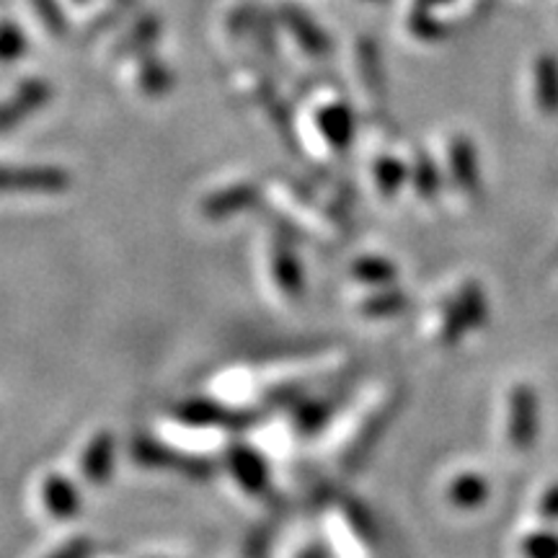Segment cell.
Instances as JSON below:
<instances>
[{"instance_id":"f546056e","label":"cell","mask_w":558,"mask_h":558,"mask_svg":"<svg viewBox=\"0 0 558 558\" xmlns=\"http://www.w3.org/2000/svg\"><path fill=\"white\" fill-rule=\"evenodd\" d=\"M94 550H96L94 538H88V535H75V538L60 543V546L50 550L45 558H90L94 556Z\"/></svg>"},{"instance_id":"5b68a950","label":"cell","mask_w":558,"mask_h":558,"mask_svg":"<svg viewBox=\"0 0 558 558\" xmlns=\"http://www.w3.org/2000/svg\"><path fill=\"white\" fill-rule=\"evenodd\" d=\"M171 416L186 427L197 429H248L256 422L254 411L230 409L215 399H184L173 407Z\"/></svg>"},{"instance_id":"836d02e7","label":"cell","mask_w":558,"mask_h":558,"mask_svg":"<svg viewBox=\"0 0 558 558\" xmlns=\"http://www.w3.org/2000/svg\"><path fill=\"white\" fill-rule=\"evenodd\" d=\"M75 3H88V0H75Z\"/></svg>"},{"instance_id":"44dd1931","label":"cell","mask_w":558,"mask_h":558,"mask_svg":"<svg viewBox=\"0 0 558 558\" xmlns=\"http://www.w3.org/2000/svg\"><path fill=\"white\" fill-rule=\"evenodd\" d=\"M450 300L456 303V308H458L460 316H463L465 326H469V331L481 329V326L486 324L488 303H486L484 290H481L476 282L460 284V288L450 295Z\"/></svg>"},{"instance_id":"83f0119b","label":"cell","mask_w":558,"mask_h":558,"mask_svg":"<svg viewBox=\"0 0 558 558\" xmlns=\"http://www.w3.org/2000/svg\"><path fill=\"white\" fill-rule=\"evenodd\" d=\"M26 54V37L13 21H0V62L11 65Z\"/></svg>"},{"instance_id":"7402d4cb","label":"cell","mask_w":558,"mask_h":558,"mask_svg":"<svg viewBox=\"0 0 558 558\" xmlns=\"http://www.w3.org/2000/svg\"><path fill=\"white\" fill-rule=\"evenodd\" d=\"M373 179H375V190L380 192V197L393 199L399 197L403 186H407L409 166L393 156H380L373 163Z\"/></svg>"},{"instance_id":"ba28073f","label":"cell","mask_w":558,"mask_h":558,"mask_svg":"<svg viewBox=\"0 0 558 558\" xmlns=\"http://www.w3.org/2000/svg\"><path fill=\"white\" fill-rule=\"evenodd\" d=\"M117 458H120V442L111 429H99L83 445L78 456V471L83 484L101 488L114 478Z\"/></svg>"},{"instance_id":"2e32d148","label":"cell","mask_w":558,"mask_h":558,"mask_svg":"<svg viewBox=\"0 0 558 558\" xmlns=\"http://www.w3.org/2000/svg\"><path fill=\"white\" fill-rule=\"evenodd\" d=\"M488 481L481 476V473H458L456 478L450 481L448 488H445V499L450 501L456 509H463V512H471V509L484 507L488 501Z\"/></svg>"},{"instance_id":"52a82bcc","label":"cell","mask_w":558,"mask_h":558,"mask_svg":"<svg viewBox=\"0 0 558 558\" xmlns=\"http://www.w3.org/2000/svg\"><path fill=\"white\" fill-rule=\"evenodd\" d=\"M269 277L275 290L290 303H295L305 295V269L300 262L295 243L290 241L288 233H277L269 243Z\"/></svg>"},{"instance_id":"8992f818","label":"cell","mask_w":558,"mask_h":558,"mask_svg":"<svg viewBox=\"0 0 558 558\" xmlns=\"http://www.w3.org/2000/svg\"><path fill=\"white\" fill-rule=\"evenodd\" d=\"M396 411H399V403H396L393 396H388L386 401H380L378 407H375L365 418H362L360 427L354 429L352 439L347 442L344 458H341V463H344V469L349 473L360 471L362 465L367 463V458L373 456V450L378 448L383 435H386L390 422H393Z\"/></svg>"},{"instance_id":"277c9868","label":"cell","mask_w":558,"mask_h":558,"mask_svg":"<svg viewBox=\"0 0 558 558\" xmlns=\"http://www.w3.org/2000/svg\"><path fill=\"white\" fill-rule=\"evenodd\" d=\"M505 435L509 448L518 452H527L541 437V399L533 386L518 383L509 388L507 396V416Z\"/></svg>"},{"instance_id":"ac0fdd59","label":"cell","mask_w":558,"mask_h":558,"mask_svg":"<svg viewBox=\"0 0 558 558\" xmlns=\"http://www.w3.org/2000/svg\"><path fill=\"white\" fill-rule=\"evenodd\" d=\"M137 86L150 99H160L173 88V73L166 62L156 58V52H145L137 58Z\"/></svg>"},{"instance_id":"d4e9b609","label":"cell","mask_w":558,"mask_h":558,"mask_svg":"<svg viewBox=\"0 0 558 558\" xmlns=\"http://www.w3.org/2000/svg\"><path fill=\"white\" fill-rule=\"evenodd\" d=\"M409 181L422 199H435L442 192V173H439L437 163L427 153H418L414 158V166L409 169Z\"/></svg>"},{"instance_id":"603a6c76","label":"cell","mask_w":558,"mask_h":558,"mask_svg":"<svg viewBox=\"0 0 558 558\" xmlns=\"http://www.w3.org/2000/svg\"><path fill=\"white\" fill-rule=\"evenodd\" d=\"M357 62L360 78L373 96H383L386 90V70H383V58L378 45L373 39H362L357 45Z\"/></svg>"},{"instance_id":"e0dca14e","label":"cell","mask_w":558,"mask_h":558,"mask_svg":"<svg viewBox=\"0 0 558 558\" xmlns=\"http://www.w3.org/2000/svg\"><path fill=\"white\" fill-rule=\"evenodd\" d=\"M533 90L535 104L543 114H558V58L554 54H541L533 65Z\"/></svg>"},{"instance_id":"4fadbf2b","label":"cell","mask_w":558,"mask_h":558,"mask_svg":"<svg viewBox=\"0 0 558 558\" xmlns=\"http://www.w3.org/2000/svg\"><path fill=\"white\" fill-rule=\"evenodd\" d=\"M316 128L333 153H347L354 143V132H357V117L352 107L344 101H331L318 109Z\"/></svg>"},{"instance_id":"7a4b0ae2","label":"cell","mask_w":558,"mask_h":558,"mask_svg":"<svg viewBox=\"0 0 558 558\" xmlns=\"http://www.w3.org/2000/svg\"><path fill=\"white\" fill-rule=\"evenodd\" d=\"M73 177L58 166H0V197H60Z\"/></svg>"},{"instance_id":"8fae6325","label":"cell","mask_w":558,"mask_h":558,"mask_svg":"<svg viewBox=\"0 0 558 558\" xmlns=\"http://www.w3.org/2000/svg\"><path fill=\"white\" fill-rule=\"evenodd\" d=\"M259 186L248 184V181H239V184L222 186V190H215L207 197H202L199 215L209 222H226L254 209L259 205Z\"/></svg>"},{"instance_id":"1f68e13d","label":"cell","mask_w":558,"mask_h":558,"mask_svg":"<svg viewBox=\"0 0 558 558\" xmlns=\"http://www.w3.org/2000/svg\"><path fill=\"white\" fill-rule=\"evenodd\" d=\"M452 0H416V5H422V9H437V5H448Z\"/></svg>"},{"instance_id":"4316f807","label":"cell","mask_w":558,"mask_h":558,"mask_svg":"<svg viewBox=\"0 0 558 558\" xmlns=\"http://www.w3.org/2000/svg\"><path fill=\"white\" fill-rule=\"evenodd\" d=\"M522 558H558V533L550 527L530 530L520 543Z\"/></svg>"},{"instance_id":"ffe728a7","label":"cell","mask_w":558,"mask_h":558,"mask_svg":"<svg viewBox=\"0 0 558 558\" xmlns=\"http://www.w3.org/2000/svg\"><path fill=\"white\" fill-rule=\"evenodd\" d=\"M352 277L369 290L393 288L399 269H396V264L388 262L386 256H360V259L352 264Z\"/></svg>"},{"instance_id":"4dcf8cb0","label":"cell","mask_w":558,"mask_h":558,"mask_svg":"<svg viewBox=\"0 0 558 558\" xmlns=\"http://www.w3.org/2000/svg\"><path fill=\"white\" fill-rule=\"evenodd\" d=\"M538 512L546 522H558V481L556 484H550L546 492L541 494Z\"/></svg>"},{"instance_id":"484cf974","label":"cell","mask_w":558,"mask_h":558,"mask_svg":"<svg viewBox=\"0 0 558 558\" xmlns=\"http://www.w3.org/2000/svg\"><path fill=\"white\" fill-rule=\"evenodd\" d=\"M409 32L422 41H442L448 37V26L435 16V9H422V5H414V11L409 13Z\"/></svg>"},{"instance_id":"6da1fadb","label":"cell","mask_w":558,"mask_h":558,"mask_svg":"<svg viewBox=\"0 0 558 558\" xmlns=\"http://www.w3.org/2000/svg\"><path fill=\"white\" fill-rule=\"evenodd\" d=\"M130 458L135 460L140 469L177 471L179 476L197 481V484H205V481L215 478V473L220 471V463H215L213 458L197 456V452H184L153 435L132 437Z\"/></svg>"},{"instance_id":"cb8c5ba5","label":"cell","mask_w":558,"mask_h":558,"mask_svg":"<svg viewBox=\"0 0 558 558\" xmlns=\"http://www.w3.org/2000/svg\"><path fill=\"white\" fill-rule=\"evenodd\" d=\"M333 407L329 401L324 399H303L295 403V409H292V422H295V429L300 435L305 437H313L316 432H320L326 427V422H329Z\"/></svg>"},{"instance_id":"30bf717a","label":"cell","mask_w":558,"mask_h":558,"mask_svg":"<svg viewBox=\"0 0 558 558\" xmlns=\"http://www.w3.org/2000/svg\"><path fill=\"white\" fill-rule=\"evenodd\" d=\"M39 505L52 522H73L83 512V494L78 484L65 473H47L39 484Z\"/></svg>"},{"instance_id":"d6a6232c","label":"cell","mask_w":558,"mask_h":558,"mask_svg":"<svg viewBox=\"0 0 558 558\" xmlns=\"http://www.w3.org/2000/svg\"><path fill=\"white\" fill-rule=\"evenodd\" d=\"M114 5H117V9H122V11H135L137 0H114Z\"/></svg>"},{"instance_id":"5bb4252c","label":"cell","mask_w":558,"mask_h":558,"mask_svg":"<svg viewBox=\"0 0 558 558\" xmlns=\"http://www.w3.org/2000/svg\"><path fill=\"white\" fill-rule=\"evenodd\" d=\"M279 21L282 26L292 34V39L298 41V47L305 54H313V58H324V54L331 52V39L320 26L313 21L308 13L298 5L284 3L279 5Z\"/></svg>"},{"instance_id":"7c38bea8","label":"cell","mask_w":558,"mask_h":558,"mask_svg":"<svg viewBox=\"0 0 558 558\" xmlns=\"http://www.w3.org/2000/svg\"><path fill=\"white\" fill-rule=\"evenodd\" d=\"M448 171H450L452 184H456L465 197L478 199L481 194H484V173H481L478 150L469 137L456 135L450 140Z\"/></svg>"},{"instance_id":"3957f363","label":"cell","mask_w":558,"mask_h":558,"mask_svg":"<svg viewBox=\"0 0 558 558\" xmlns=\"http://www.w3.org/2000/svg\"><path fill=\"white\" fill-rule=\"evenodd\" d=\"M222 469L233 484L251 499H269L275 494V478H271L269 460L259 450L246 442H233L222 452Z\"/></svg>"},{"instance_id":"f1b7e54d","label":"cell","mask_w":558,"mask_h":558,"mask_svg":"<svg viewBox=\"0 0 558 558\" xmlns=\"http://www.w3.org/2000/svg\"><path fill=\"white\" fill-rule=\"evenodd\" d=\"M32 9L37 11L39 21L52 37H62L65 34V13L60 11L58 0H32Z\"/></svg>"},{"instance_id":"9c48e42d","label":"cell","mask_w":558,"mask_h":558,"mask_svg":"<svg viewBox=\"0 0 558 558\" xmlns=\"http://www.w3.org/2000/svg\"><path fill=\"white\" fill-rule=\"evenodd\" d=\"M52 99V86L45 78L21 81L5 101H0V135L16 130Z\"/></svg>"},{"instance_id":"9a60e30c","label":"cell","mask_w":558,"mask_h":558,"mask_svg":"<svg viewBox=\"0 0 558 558\" xmlns=\"http://www.w3.org/2000/svg\"><path fill=\"white\" fill-rule=\"evenodd\" d=\"M160 19L156 13H140V16L132 21L128 34H124L120 47H117V58H140V54L153 52L156 41L160 37Z\"/></svg>"},{"instance_id":"d6986e66","label":"cell","mask_w":558,"mask_h":558,"mask_svg":"<svg viewBox=\"0 0 558 558\" xmlns=\"http://www.w3.org/2000/svg\"><path fill=\"white\" fill-rule=\"evenodd\" d=\"M409 308V295L401 292L399 288H378L367 292L365 298L360 300V313L365 318L373 320H388L401 316Z\"/></svg>"}]
</instances>
